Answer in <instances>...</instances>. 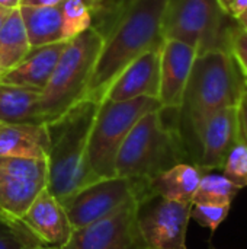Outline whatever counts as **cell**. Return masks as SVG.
Masks as SVG:
<instances>
[{
	"instance_id": "cell-13",
	"label": "cell",
	"mask_w": 247,
	"mask_h": 249,
	"mask_svg": "<svg viewBox=\"0 0 247 249\" xmlns=\"http://www.w3.org/2000/svg\"><path fill=\"white\" fill-rule=\"evenodd\" d=\"M20 220L42 245L57 249L67 244L74 231L64 206L48 188L36 196Z\"/></svg>"
},
{
	"instance_id": "cell-25",
	"label": "cell",
	"mask_w": 247,
	"mask_h": 249,
	"mask_svg": "<svg viewBox=\"0 0 247 249\" xmlns=\"http://www.w3.org/2000/svg\"><path fill=\"white\" fill-rule=\"evenodd\" d=\"M223 175L236 187H247V147L242 143H237L229 153L224 165Z\"/></svg>"
},
{
	"instance_id": "cell-10",
	"label": "cell",
	"mask_w": 247,
	"mask_h": 249,
	"mask_svg": "<svg viewBox=\"0 0 247 249\" xmlns=\"http://www.w3.org/2000/svg\"><path fill=\"white\" fill-rule=\"evenodd\" d=\"M131 200H137L134 185L119 177L98 179L63 203L73 229L95 223Z\"/></svg>"
},
{
	"instance_id": "cell-24",
	"label": "cell",
	"mask_w": 247,
	"mask_h": 249,
	"mask_svg": "<svg viewBox=\"0 0 247 249\" xmlns=\"http://www.w3.org/2000/svg\"><path fill=\"white\" fill-rule=\"evenodd\" d=\"M134 1L135 0H105L98 12L92 15V26L105 36Z\"/></svg>"
},
{
	"instance_id": "cell-3",
	"label": "cell",
	"mask_w": 247,
	"mask_h": 249,
	"mask_svg": "<svg viewBox=\"0 0 247 249\" xmlns=\"http://www.w3.org/2000/svg\"><path fill=\"white\" fill-rule=\"evenodd\" d=\"M183 162L192 163L178 123L169 124L162 108L146 114L131 128L118 152L115 174L130 181L140 198L147 194L151 179Z\"/></svg>"
},
{
	"instance_id": "cell-16",
	"label": "cell",
	"mask_w": 247,
	"mask_h": 249,
	"mask_svg": "<svg viewBox=\"0 0 247 249\" xmlns=\"http://www.w3.org/2000/svg\"><path fill=\"white\" fill-rule=\"evenodd\" d=\"M66 45L67 41L32 48L15 69L0 76V82L42 92Z\"/></svg>"
},
{
	"instance_id": "cell-11",
	"label": "cell",
	"mask_w": 247,
	"mask_h": 249,
	"mask_svg": "<svg viewBox=\"0 0 247 249\" xmlns=\"http://www.w3.org/2000/svg\"><path fill=\"white\" fill-rule=\"evenodd\" d=\"M135 201L131 200L112 214L74 229L60 249H147L135 223Z\"/></svg>"
},
{
	"instance_id": "cell-19",
	"label": "cell",
	"mask_w": 247,
	"mask_h": 249,
	"mask_svg": "<svg viewBox=\"0 0 247 249\" xmlns=\"http://www.w3.org/2000/svg\"><path fill=\"white\" fill-rule=\"evenodd\" d=\"M19 12L32 48L66 41L61 6H20Z\"/></svg>"
},
{
	"instance_id": "cell-31",
	"label": "cell",
	"mask_w": 247,
	"mask_h": 249,
	"mask_svg": "<svg viewBox=\"0 0 247 249\" xmlns=\"http://www.w3.org/2000/svg\"><path fill=\"white\" fill-rule=\"evenodd\" d=\"M66 0H22L20 6H61Z\"/></svg>"
},
{
	"instance_id": "cell-37",
	"label": "cell",
	"mask_w": 247,
	"mask_h": 249,
	"mask_svg": "<svg viewBox=\"0 0 247 249\" xmlns=\"http://www.w3.org/2000/svg\"><path fill=\"white\" fill-rule=\"evenodd\" d=\"M33 249H57V248H52V247H47V245H39V247H36V248Z\"/></svg>"
},
{
	"instance_id": "cell-34",
	"label": "cell",
	"mask_w": 247,
	"mask_h": 249,
	"mask_svg": "<svg viewBox=\"0 0 247 249\" xmlns=\"http://www.w3.org/2000/svg\"><path fill=\"white\" fill-rule=\"evenodd\" d=\"M217 1H218L221 10L229 16L230 15V10H231V7H233V4H234L236 0H217Z\"/></svg>"
},
{
	"instance_id": "cell-4",
	"label": "cell",
	"mask_w": 247,
	"mask_h": 249,
	"mask_svg": "<svg viewBox=\"0 0 247 249\" xmlns=\"http://www.w3.org/2000/svg\"><path fill=\"white\" fill-rule=\"evenodd\" d=\"M99 105L100 102L84 98L60 118L47 124L49 134L47 188L61 204L98 181L89 169L87 143Z\"/></svg>"
},
{
	"instance_id": "cell-22",
	"label": "cell",
	"mask_w": 247,
	"mask_h": 249,
	"mask_svg": "<svg viewBox=\"0 0 247 249\" xmlns=\"http://www.w3.org/2000/svg\"><path fill=\"white\" fill-rule=\"evenodd\" d=\"M240 188L231 184L224 175L220 174H204L199 185L195 191L194 204H215V206H231L233 200L239 194Z\"/></svg>"
},
{
	"instance_id": "cell-23",
	"label": "cell",
	"mask_w": 247,
	"mask_h": 249,
	"mask_svg": "<svg viewBox=\"0 0 247 249\" xmlns=\"http://www.w3.org/2000/svg\"><path fill=\"white\" fill-rule=\"evenodd\" d=\"M63 35L70 41L92 26V13L83 0H66L61 4Z\"/></svg>"
},
{
	"instance_id": "cell-2",
	"label": "cell",
	"mask_w": 247,
	"mask_h": 249,
	"mask_svg": "<svg viewBox=\"0 0 247 249\" xmlns=\"http://www.w3.org/2000/svg\"><path fill=\"white\" fill-rule=\"evenodd\" d=\"M169 0H135L103 36L84 98L102 102L119 73L163 42V16ZM83 98V99H84Z\"/></svg>"
},
{
	"instance_id": "cell-32",
	"label": "cell",
	"mask_w": 247,
	"mask_h": 249,
	"mask_svg": "<svg viewBox=\"0 0 247 249\" xmlns=\"http://www.w3.org/2000/svg\"><path fill=\"white\" fill-rule=\"evenodd\" d=\"M20 4H22V0H0V6H3L6 9H10V10L19 9Z\"/></svg>"
},
{
	"instance_id": "cell-8",
	"label": "cell",
	"mask_w": 247,
	"mask_h": 249,
	"mask_svg": "<svg viewBox=\"0 0 247 249\" xmlns=\"http://www.w3.org/2000/svg\"><path fill=\"white\" fill-rule=\"evenodd\" d=\"M192 206L153 194L137 198L135 223L147 249H186Z\"/></svg>"
},
{
	"instance_id": "cell-6",
	"label": "cell",
	"mask_w": 247,
	"mask_h": 249,
	"mask_svg": "<svg viewBox=\"0 0 247 249\" xmlns=\"http://www.w3.org/2000/svg\"><path fill=\"white\" fill-rule=\"evenodd\" d=\"M157 109H162V105L154 98L100 102L87 143V163L96 179L116 177V156L128 133L141 117Z\"/></svg>"
},
{
	"instance_id": "cell-30",
	"label": "cell",
	"mask_w": 247,
	"mask_h": 249,
	"mask_svg": "<svg viewBox=\"0 0 247 249\" xmlns=\"http://www.w3.org/2000/svg\"><path fill=\"white\" fill-rule=\"evenodd\" d=\"M0 225H6V226H10V228H15V229H22V228H26L20 220L17 219H13L10 217L9 214H6L1 209H0Z\"/></svg>"
},
{
	"instance_id": "cell-20",
	"label": "cell",
	"mask_w": 247,
	"mask_h": 249,
	"mask_svg": "<svg viewBox=\"0 0 247 249\" xmlns=\"http://www.w3.org/2000/svg\"><path fill=\"white\" fill-rule=\"evenodd\" d=\"M39 98V90L0 82V123L42 124Z\"/></svg>"
},
{
	"instance_id": "cell-7",
	"label": "cell",
	"mask_w": 247,
	"mask_h": 249,
	"mask_svg": "<svg viewBox=\"0 0 247 249\" xmlns=\"http://www.w3.org/2000/svg\"><path fill=\"white\" fill-rule=\"evenodd\" d=\"M217 0H169L162 34L165 39H176L194 47L198 54L224 48V19Z\"/></svg>"
},
{
	"instance_id": "cell-35",
	"label": "cell",
	"mask_w": 247,
	"mask_h": 249,
	"mask_svg": "<svg viewBox=\"0 0 247 249\" xmlns=\"http://www.w3.org/2000/svg\"><path fill=\"white\" fill-rule=\"evenodd\" d=\"M10 13H12L10 9H6V7H3V6H0V29H1V26L4 25V22H6V19L9 18Z\"/></svg>"
},
{
	"instance_id": "cell-5",
	"label": "cell",
	"mask_w": 247,
	"mask_h": 249,
	"mask_svg": "<svg viewBox=\"0 0 247 249\" xmlns=\"http://www.w3.org/2000/svg\"><path fill=\"white\" fill-rule=\"evenodd\" d=\"M103 35L93 26L67 41V45L39 98L42 124H49L84 98Z\"/></svg>"
},
{
	"instance_id": "cell-29",
	"label": "cell",
	"mask_w": 247,
	"mask_h": 249,
	"mask_svg": "<svg viewBox=\"0 0 247 249\" xmlns=\"http://www.w3.org/2000/svg\"><path fill=\"white\" fill-rule=\"evenodd\" d=\"M236 114H237V143H242L247 147V85L236 105Z\"/></svg>"
},
{
	"instance_id": "cell-21",
	"label": "cell",
	"mask_w": 247,
	"mask_h": 249,
	"mask_svg": "<svg viewBox=\"0 0 247 249\" xmlns=\"http://www.w3.org/2000/svg\"><path fill=\"white\" fill-rule=\"evenodd\" d=\"M31 50L20 12L15 9L0 29V76L15 69Z\"/></svg>"
},
{
	"instance_id": "cell-9",
	"label": "cell",
	"mask_w": 247,
	"mask_h": 249,
	"mask_svg": "<svg viewBox=\"0 0 247 249\" xmlns=\"http://www.w3.org/2000/svg\"><path fill=\"white\" fill-rule=\"evenodd\" d=\"M47 185V159L0 156V209L10 217L20 220L28 207Z\"/></svg>"
},
{
	"instance_id": "cell-36",
	"label": "cell",
	"mask_w": 247,
	"mask_h": 249,
	"mask_svg": "<svg viewBox=\"0 0 247 249\" xmlns=\"http://www.w3.org/2000/svg\"><path fill=\"white\" fill-rule=\"evenodd\" d=\"M236 20H237V25H239L240 28H243V29L247 32V10L246 12H243V13H242Z\"/></svg>"
},
{
	"instance_id": "cell-15",
	"label": "cell",
	"mask_w": 247,
	"mask_h": 249,
	"mask_svg": "<svg viewBox=\"0 0 247 249\" xmlns=\"http://www.w3.org/2000/svg\"><path fill=\"white\" fill-rule=\"evenodd\" d=\"M237 144V114L236 107H227L214 112L204 123L198 146L197 166L205 171L221 169L229 153Z\"/></svg>"
},
{
	"instance_id": "cell-28",
	"label": "cell",
	"mask_w": 247,
	"mask_h": 249,
	"mask_svg": "<svg viewBox=\"0 0 247 249\" xmlns=\"http://www.w3.org/2000/svg\"><path fill=\"white\" fill-rule=\"evenodd\" d=\"M42 245L28 228L15 229L0 225V249H33Z\"/></svg>"
},
{
	"instance_id": "cell-1",
	"label": "cell",
	"mask_w": 247,
	"mask_h": 249,
	"mask_svg": "<svg viewBox=\"0 0 247 249\" xmlns=\"http://www.w3.org/2000/svg\"><path fill=\"white\" fill-rule=\"evenodd\" d=\"M246 83L226 48L197 55L178 111V130L192 163L197 165L198 139L204 123L214 112L236 107Z\"/></svg>"
},
{
	"instance_id": "cell-12",
	"label": "cell",
	"mask_w": 247,
	"mask_h": 249,
	"mask_svg": "<svg viewBox=\"0 0 247 249\" xmlns=\"http://www.w3.org/2000/svg\"><path fill=\"white\" fill-rule=\"evenodd\" d=\"M198 51L176 39H163L160 48L159 102L166 111H179Z\"/></svg>"
},
{
	"instance_id": "cell-14",
	"label": "cell",
	"mask_w": 247,
	"mask_h": 249,
	"mask_svg": "<svg viewBox=\"0 0 247 249\" xmlns=\"http://www.w3.org/2000/svg\"><path fill=\"white\" fill-rule=\"evenodd\" d=\"M160 48L162 45L144 53L130 63L109 86L105 99L112 102L131 101L135 98L159 99Z\"/></svg>"
},
{
	"instance_id": "cell-26",
	"label": "cell",
	"mask_w": 247,
	"mask_h": 249,
	"mask_svg": "<svg viewBox=\"0 0 247 249\" xmlns=\"http://www.w3.org/2000/svg\"><path fill=\"white\" fill-rule=\"evenodd\" d=\"M224 48L236 63L245 83L247 85V32L239 25L227 29Z\"/></svg>"
},
{
	"instance_id": "cell-27",
	"label": "cell",
	"mask_w": 247,
	"mask_h": 249,
	"mask_svg": "<svg viewBox=\"0 0 247 249\" xmlns=\"http://www.w3.org/2000/svg\"><path fill=\"white\" fill-rule=\"evenodd\" d=\"M229 204L215 206V204H194L191 210V219H194L202 228L210 229L213 233L218 229V226L227 219L230 213Z\"/></svg>"
},
{
	"instance_id": "cell-18",
	"label": "cell",
	"mask_w": 247,
	"mask_h": 249,
	"mask_svg": "<svg viewBox=\"0 0 247 249\" xmlns=\"http://www.w3.org/2000/svg\"><path fill=\"white\" fill-rule=\"evenodd\" d=\"M202 175L204 172L195 163H178L151 179L147 194L159 196L169 201L192 203Z\"/></svg>"
},
{
	"instance_id": "cell-17",
	"label": "cell",
	"mask_w": 247,
	"mask_h": 249,
	"mask_svg": "<svg viewBox=\"0 0 247 249\" xmlns=\"http://www.w3.org/2000/svg\"><path fill=\"white\" fill-rule=\"evenodd\" d=\"M49 134L47 124L0 123V156L47 159Z\"/></svg>"
},
{
	"instance_id": "cell-33",
	"label": "cell",
	"mask_w": 247,
	"mask_h": 249,
	"mask_svg": "<svg viewBox=\"0 0 247 249\" xmlns=\"http://www.w3.org/2000/svg\"><path fill=\"white\" fill-rule=\"evenodd\" d=\"M84 3H86V6L89 7V10H90V13L92 15H95L96 12H98V9L102 6V3L105 1V0H83Z\"/></svg>"
}]
</instances>
